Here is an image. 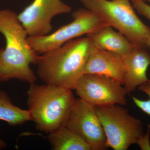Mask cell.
<instances>
[{
  "mask_svg": "<svg viewBox=\"0 0 150 150\" xmlns=\"http://www.w3.org/2000/svg\"><path fill=\"white\" fill-rule=\"evenodd\" d=\"M48 139L52 150H92L84 140L65 126L49 133Z\"/></svg>",
  "mask_w": 150,
  "mask_h": 150,
  "instance_id": "4fadbf2b",
  "label": "cell"
},
{
  "mask_svg": "<svg viewBox=\"0 0 150 150\" xmlns=\"http://www.w3.org/2000/svg\"><path fill=\"white\" fill-rule=\"evenodd\" d=\"M0 120L10 126H16L31 121V118L29 110L14 105L8 94L0 91Z\"/></svg>",
  "mask_w": 150,
  "mask_h": 150,
  "instance_id": "5bb4252c",
  "label": "cell"
},
{
  "mask_svg": "<svg viewBox=\"0 0 150 150\" xmlns=\"http://www.w3.org/2000/svg\"><path fill=\"white\" fill-rule=\"evenodd\" d=\"M108 25L125 35L134 45L147 48L150 28L137 16L130 0H81Z\"/></svg>",
  "mask_w": 150,
  "mask_h": 150,
  "instance_id": "277c9868",
  "label": "cell"
},
{
  "mask_svg": "<svg viewBox=\"0 0 150 150\" xmlns=\"http://www.w3.org/2000/svg\"><path fill=\"white\" fill-rule=\"evenodd\" d=\"M7 146L6 143L4 140L0 138V150L3 149Z\"/></svg>",
  "mask_w": 150,
  "mask_h": 150,
  "instance_id": "ac0fdd59",
  "label": "cell"
},
{
  "mask_svg": "<svg viewBox=\"0 0 150 150\" xmlns=\"http://www.w3.org/2000/svg\"><path fill=\"white\" fill-rule=\"evenodd\" d=\"M71 10L62 0H33L18 17L28 36H43L51 33L53 18Z\"/></svg>",
  "mask_w": 150,
  "mask_h": 150,
  "instance_id": "9c48e42d",
  "label": "cell"
},
{
  "mask_svg": "<svg viewBox=\"0 0 150 150\" xmlns=\"http://www.w3.org/2000/svg\"><path fill=\"white\" fill-rule=\"evenodd\" d=\"M138 88L140 91L144 93L149 97L147 100H142L135 96L132 97L133 102L136 106L147 115L150 116V79L139 86Z\"/></svg>",
  "mask_w": 150,
  "mask_h": 150,
  "instance_id": "9a60e30c",
  "label": "cell"
},
{
  "mask_svg": "<svg viewBox=\"0 0 150 150\" xmlns=\"http://www.w3.org/2000/svg\"><path fill=\"white\" fill-rule=\"evenodd\" d=\"M27 105L38 130L51 133L65 126L75 100L71 90L52 85H30Z\"/></svg>",
  "mask_w": 150,
  "mask_h": 150,
  "instance_id": "3957f363",
  "label": "cell"
},
{
  "mask_svg": "<svg viewBox=\"0 0 150 150\" xmlns=\"http://www.w3.org/2000/svg\"><path fill=\"white\" fill-rule=\"evenodd\" d=\"M149 1H150V0H149Z\"/></svg>",
  "mask_w": 150,
  "mask_h": 150,
  "instance_id": "ffe728a7",
  "label": "cell"
},
{
  "mask_svg": "<svg viewBox=\"0 0 150 150\" xmlns=\"http://www.w3.org/2000/svg\"><path fill=\"white\" fill-rule=\"evenodd\" d=\"M131 3L134 9L141 15L150 21V5L144 0H131Z\"/></svg>",
  "mask_w": 150,
  "mask_h": 150,
  "instance_id": "2e32d148",
  "label": "cell"
},
{
  "mask_svg": "<svg viewBox=\"0 0 150 150\" xmlns=\"http://www.w3.org/2000/svg\"><path fill=\"white\" fill-rule=\"evenodd\" d=\"M0 33L6 43L5 48H0V82L18 79L35 83L37 77L30 66L36 65L39 56L29 45L28 35L15 12L0 10Z\"/></svg>",
  "mask_w": 150,
  "mask_h": 150,
  "instance_id": "6da1fadb",
  "label": "cell"
},
{
  "mask_svg": "<svg viewBox=\"0 0 150 150\" xmlns=\"http://www.w3.org/2000/svg\"><path fill=\"white\" fill-rule=\"evenodd\" d=\"M108 148L127 150L144 134L142 122L118 105L96 107Z\"/></svg>",
  "mask_w": 150,
  "mask_h": 150,
  "instance_id": "5b68a950",
  "label": "cell"
},
{
  "mask_svg": "<svg viewBox=\"0 0 150 150\" xmlns=\"http://www.w3.org/2000/svg\"><path fill=\"white\" fill-rule=\"evenodd\" d=\"M122 57L125 71L123 86L129 94L149 80L147 71L150 66V54L146 48L135 46Z\"/></svg>",
  "mask_w": 150,
  "mask_h": 150,
  "instance_id": "30bf717a",
  "label": "cell"
},
{
  "mask_svg": "<svg viewBox=\"0 0 150 150\" xmlns=\"http://www.w3.org/2000/svg\"><path fill=\"white\" fill-rule=\"evenodd\" d=\"M65 126L84 140L92 150L109 148L96 107L81 99L75 100Z\"/></svg>",
  "mask_w": 150,
  "mask_h": 150,
  "instance_id": "ba28073f",
  "label": "cell"
},
{
  "mask_svg": "<svg viewBox=\"0 0 150 150\" xmlns=\"http://www.w3.org/2000/svg\"><path fill=\"white\" fill-rule=\"evenodd\" d=\"M123 85L104 75L83 74L75 90L80 99L94 107L124 105L127 93Z\"/></svg>",
  "mask_w": 150,
  "mask_h": 150,
  "instance_id": "52a82bcc",
  "label": "cell"
},
{
  "mask_svg": "<svg viewBox=\"0 0 150 150\" xmlns=\"http://www.w3.org/2000/svg\"><path fill=\"white\" fill-rule=\"evenodd\" d=\"M150 126L148 130L147 133L143 134L138 140L137 144L142 150H150V142L149 136Z\"/></svg>",
  "mask_w": 150,
  "mask_h": 150,
  "instance_id": "e0dca14e",
  "label": "cell"
},
{
  "mask_svg": "<svg viewBox=\"0 0 150 150\" xmlns=\"http://www.w3.org/2000/svg\"><path fill=\"white\" fill-rule=\"evenodd\" d=\"M72 16V21L52 33L43 36H28V40L31 48L36 53L44 54L59 48L70 40L88 35L108 25L86 8L75 11Z\"/></svg>",
  "mask_w": 150,
  "mask_h": 150,
  "instance_id": "8992f818",
  "label": "cell"
},
{
  "mask_svg": "<svg viewBox=\"0 0 150 150\" xmlns=\"http://www.w3.org/2000/svg\"><path fill=\"white\" fill-rule=\"evenodd\" d=\"M87 35L95 48L113 52L122 56L129 53L136 46L125 35L115 31L110 25L104 26Z\"/></svg>",
  "mask_w": 150,
  "mask_h": 150,
  "instance_id": "7c38bea8",
  "label": "cell"
},
{
  "mask_svg": "<svg viewBox=\"0 0 150 150\" xmlns=\"http://www.w3.org/2000/svg\"><path fill=\"white\" fill-rule=\"evenodd\" d=\"M93 47L87 35L39 56L36 64L38 77L45 84L75 90Z\"/></svg>",
  "mask_w": 150,
  "mask_h": 150,
  "instance_id": "7a4b0ae2",
  "label": "cell"
},
{
  "mask_svg": "<svg viewBox=\"0 0 150 150\" xmlns=\"http://www.w3.org/2000/svg\"><path fill=\"white\" fill-rule=\"evenodd\" d=\"M83 74L104 75L124 84L125 71L122 56L93 47Z\"/></svg>",
  "mask_w": 150,
  "mask_h": 150,
  "instance_id": "8fae6325",
  "label": "cell"
},
{
  "mask_svg": "<svg viewBox=\"0 0 150 150\" xmlns=\"http://www.w3.org/2000/svg\"><path fill=\"white\" fill-rule=\"evenodd\" d=\"M147 46L148 47H150V33L149 36V38H148L147 40Z\"/></svg>",
  "mask_w": 150,
  "mask_h": 150,
  "instance_id": "d6986e66",
  "label": "cell"
}]
</instances>
